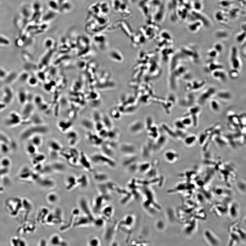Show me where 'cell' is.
Segmentation results:
<instances>
[{
	"label": "cell",
	"mask_w": 246,
	"mask_h": 246,
	"mask_svg": "<svg viewBox=\"0 0 246 246\" xmlns=\"http://www.w3.org/2000/svg\"><path fill=\"white\" fill-rule=\"evenodd\" d=\"M49 131L48 127L44 124L41 125H32L22 132L21 135V138L22 140H26L36 134L41 135L46 134Z\"/></svg>",
	"instance_id": "1"
},
{
	"label": "cell",
	"mask_w": 246,
	"mask_h": 246,
	"mask_svg": "<svg viewBox=\"0 0 246 246\" xmlns=\"http://www.w3.org/2000/svg\"><path fill=\"white\" fill-rule=\"evenodd\" d=\"M90 160L92 163L96 165H106L111 167H114L116 165L112 158L102 153H94L91 157Z\"/></svg>",
	"instance_id": "2"
},
{
	"label": "cell",
	"mask_w": 246,
	"mask_h": 246,
	"mask_svg": "<svg viewBox=\"0 0 246 246\" xmlns=\"http://www.w3.org/2000/svg\"><path fill=\"white\" fill-rule=\"evenodd\" d=\"M216 91L214 87H208L200 94L198 99V102L201 105H203L211 97L215 95Z\"/></svg>",
	"instance_id": "3"
},
{
	"label": "cell",
	"mask_w": 246,
	"mask_h": 246,
	"mask_svg": "<svg viewBox=\"0 0 246 246\" xmlns=\"http://www.w3.org/2000/svg\"><path fill=\"white\" fill-rule=\"evenodd\" d=\"M23 119L17 113L13 112L10 113L9 116L5 120V124L7 126L13 127L22 123Z\"/></svg>",
	"instance_id": "4"
},
{
	"label": "cell",
	"mask_w": 246,
	"mask_h": 246,
	"mask_svg": "<svg viewBox=\"0 0 246 246\" xmlns=\"http://www.w3.org/2000/svg\"><path fill=\"white\" fill-rule=\"evenodd\" d=\"M230 60L232 69H239L241 66V62L239 58L238 50L236 46H233L231 49Z\"/></svg>",
	"instance_id": "5"
},
{
	"label": "cell",
	"mask_w": 246,
	"mask_h": 246,
	"mask_svg": "<svg viewBox=\"0 0 246 246\" xmlns=\"http://www.w3.org/2000/svg\"><path fill=\"white\" fill-rule=\"evenodd\" d=\"M206 83L207 81L205 79L190 81L188 82L186 85V90L189 92L196 91L203 88Z\"/></svg>",
	"instance_id": "6"
},
{
	"label": "cell",
	"mask_w": 246,
	"mask_h": 246,
	"mask_svg": "<svg viewBox=\"0 0 246 246\" xmlns=\"http://www.w3.org/2000/svg\"><path fill=\"white\" fill-rule=\"evenodd\" d=\"M91 162L90 159L84 153H83V152H80V165H81L82 167L84 168L85 170L90 172H93V171Z\"/></svg>",
	"instance_id": "7"
},
{
	"label": "cell",
	"mask_w": 246,
	"mask_h": 246,
	"mask_svg": "<svg viewBox=\"0 0 246 246\" xmlns=\"http://www.w3.org/2000/svg\"><path fill=\"white\" fill-rule=\"evenodd\" d=\"M120 151L124 155H135L137 148L134 144L130 143H123L120 147Z\"/></svg>",
	"instance_id": "8"
},
{
	"label": "cell",
	"mask_w": 246,
	"mask_h": 246,
	"mask_svg": "<svg viewBox=\"0 0 246 246\" xmlns=\"http://www.w3.org/2000/svg\"><path fill=\"white\" fill-rule=\"evenodd\" d=\"M181 52L183 57L189 59L194 62H197L199 58V56L196 51L188 48L184 47L182 49Z\"/></svg>",
	"instance_id": "9"
},
{
	"label": "cell",
	"mask_w": 246,
	"mask_h": 246,
	"mask_svg": "<svg viewBox=\"0 0 246 246\" xmlns=\"http://www.w3.org/2000/svg\"><path fill=\"white\" fill-rule=\"evenodd\" d=\"M145 128V123L141 120L133 122L129 127V130L131 133L137 134L140 133Z\"/></svg>",
	"instance_id": "10"
},
{
	"label": "cell",
	"mask_w": 246,
	"mask_h": 246,
	"mask_svg": "<svg viewBox=\"0 0 246 246\" xmlns=\"http://www.w3.org/2000/svg\"><path fill=\"white\" fill-rule=\"evenodd\" d=\"M73 123L71 120H61L57 124V127L61 132L67 133L72 130Z\"/></svg>",
	"instance_id": "11"
},
{
	"label": "cell",
	"mask_w": 246,
	"mask_h": 246,
	"mask_svg": "<svg viewBox=\"0 0 246 246\" xmlns=\"http://www.w3.org/2000/svg\"><path fill=\"white\" fill-rule=\"evenodd\" d=\"M87 138L93 145L101 146L103 143V139L99 137L98 134L93 133L92 131H89L87 134Z\"/></svg>",
	"instance_id": "12"
},
{
	"label": "cell",
	"mask_w": 246,
	"mask_h": 246,
	"mask_svg": "<svg viewBox=\"0 0 246 246\" xmlns=\"http://www.w3.org/2000/svg\"><path fill=\"white\" fill-rule=\"evenodd\" d=\"M66 134L68 143L70 145L73 147L77 144L79 141V135L77 132L72 130Z\"/></svg>",
	"instance_id": "13"
},
{
	"label": "cell",
	"mask_w": 246,
	"mask_h": 246,
	"mask_svg": "<svg viewBox=\"0 0 246 246\" xmlns=\"http://www.w3.org/2000/svg\"><path fill=\"white\" fill-rule=\"evenodd\" d=\"M205 70L207 72L212 73V71L218 69H223L224 66L221 63H219L214 59H211L207 62Z\"/></svg>",
	"instance_id": "14"
},
{
	"label": "cell",
	"mask_w": 246,
	"mask_h": 246,
	"mask_svg": "<svg viewBox=\"0 0 246 246\" xmlns=\"http://www.w3.org/2000/svg\"><path fill=\"white\" fill-rule=\"evenodd\" d=\"M211 73L213 77L215 79L222 82L227 81V74L225 71L223 70V69L217 70L212 71Z\"/></svg>",
	"instance_id": "15"
},
{
	"label": "cell",
	"mask_w": 246,
	"mask_h": 246,
	"mask_svg": "<svg viewBox=\"0 0 246 246\" xmlns=\"http://www.w3.org/2000/svg\"><path fill=\"white\" fill-rule=\"evenodd\" d=\"M81 125L83 128L88 131H92L95 130V123L92 120L86 118L83 119L81 120Z\"/></svg>",
	"instance_id": "16"
},
{
	"label": "cell",
	"mask_w": 246,
	"mask_h": 246,
	"mask_svg": "<svg viewBox=\"0 0 246 246\" xmlns=\"http://www.w3.org/2000/svg\"><path fill=\"white\" fill-rule=\"evenodd\" d=\"M164 156L165 160L169 163L175 161L179 157V155L177 153L171 150L166 151Z\"/></svg>",
	"instance_id": "17"
},
{
	"label": "cell",
	"mask_w": 246,
	"mask_h": 246,
	"mask_svg": "<svg viewBox=\"0 0 246 246\" xmlns=\"http://www.w3.org/2000/svg\"><path fill=\"white\" fill-rule=\"evenodd\" d=\"M215 95L217 98L223 101H229L232 98L231 93L227 90L220 91L216 92Z\"/></svg>",
	"instance_id": "18"
},
{
	"label": "cell",
	"mask_w": 246,
	"mask_h": 246,
	"mask_svg": "<svg viewBox=\"0 0 246 246\" xmlns=\"http://www.w3.org/2000/svg\"><path fill=\"white\" fill-rule=\"evenodd\" d=\"M52 171L62 172L65 170L66 165L62 162L56 161L50 164Z\"/></svg>",
	"instance_id": "19"
},
{
	"label": "cell",
	"mask_w": 246,
	"mask_h": 246,
	"mask_svg": "<svg viewBox=\"0 0 246 246\" xmlns=\"http://www.w3.org/2000/svg\"><path fill=\"white\" fill-rule=\"evenodd\" d=\"M77 178L74 176L71 175L68 177L67 179L66 189L71 190L78 185Z\"/></svg>",
	"instance_id": "20"
},
{
	"label": "cell",
	"mask_w": 246,
	"mask_h": 246,
	"mask_svg": "<svg viewBox=\"0 0 246 246\" xmlns=\"http://www.w3.org/2000/svg\"><path fill=\"white\" fill-rule=\"evenodd\" d=\"M48 145L50 151H57L59 153L63 148L60 143L55 139L51 140L49 143Z\"/></svg>",
	"instance_id": "21"
},
{
	"label": "cell",
	"mask_w": 246,
	"mask_h": 246,
	"mask_svg": "<svg viewBox=\"0 0 246 246\" xmlns=\"http://www.w3.org/2000/svg\"><path fill=\"white\" fill-rule=\"evenodd\" d=\"M205 237L209 243L212 244L213 245H216L219 244V242L216 236L209 230L205 231Z\"/></svg>",
	"instance_id": "22"
},
{
	"label": "cell",
	"mask_w": 246,
	"mask_h": 246,
	"mask_svg": "<svg viewBox=\"0 0 246 246\" xmlns=\"http://www.w3.org/2000/svg\"><path fill=\"white\" fill-rule=\"evenodd\" d=\"M190 92L191 93L187 95L182 100V104L183 106H192L194 103L195 100V95L193 93H191V92Z\"/></svg>",
	"instance_id": "23"
},
{
	"label": "cell",
	"mask_w": 246,
	"mask_h": 246,
	"mask_svg": "<svg viewBox=\"0 0 246 246\" xmlns=\"http://www.w3.org/2000/svg\"><path fill=\"white\" fill-rule=\"evenodd\" d=\"M137 157L136 155H124L122 160V163L125 166H128L137 161Z\"/></svg>",
	"instance_id": "24"
},
{
	"label": "cell",
	"mask_w": 246,
	"mask_h": 246,
	"mask_svg": "<svg viewBox=\"0 0 246 246\" xmlns=\"http://www.w3.org/2000/svg\"><path fill=\"white\" fill-rule=\"evenodd\" d=\"M192 14L193 17H195V18L198 19V21L201 22L202 23H203L204 25L207 27H208L209 25V21L203 15L197 11H193Z\"/></svg>",
	"instance_id": "25"
},
{
	"label": "cell",
	"mask_w": 246,
	"mask_h": 246,
	"mask_svg": "<svg viewBox=\"0 0 246 246\" xmlns=\"http://www.w3.org/2000/svg\"><path fill=\"white\" fill-rule=\"evenodd\" d=\"M50 242L53 245H64L63 244L66 245V242L62 241L61 237L57 235H54L52 236L50 239Z\"/></svg>",
	"instance_id": "26"
},
{
	"label": "cell",
	"mask_w": 246,
	"mask_h": 246,
	"mask_svg": "<svg viewBox=\"0 0 246 246\" xmlns=\"http://www.w3.org/2000/svg\"><path fill=\"white\" fill-rule=\"evenodd\" d=\"M200 107L198 106H192L189 109L188 114L191 115L193 123H196L197 124V116L200 112Z\"/></svg>",
	"instance_id": "27"
},
{
	"label": "cell",
	"mask_w": 246,
	"mask_h": 246,
	"mask_svg": "<svg viewBox=\"0 0 246 246\" xmlns=\"http://www.w3.org/2000/svg\"><path fill=\"white\" fill-rule=\"evenodd\" d=\"M102 121L104 127L108 130H110L113 128V124L112 120L107 115H103Z\"/></svg>",
	"instance_id": "28"
},
{
	"label": "cell",
	"mask_w": 246,
	"mask_h": 246,
	"mask_svg": "<svg viewBox=\"0 0 246 246\" xmlns=\"http://www.w3.org/2000/svg\"><path fill=\"white\" fill-rule=\"evenodd\" d=\"M31 143L37 148L41 145L43 142V139L41 135L36 134L31 137Z\"/></svg>",
	"instance_id": "29"
},
{
	"label": "cell",
	"mask_w": 246,
	"mask_h": 246,
	"mask_svg": "<svg viewBox=\"0 0 246 246\" xmlns=\"http://www.w3.org/2000/svg\"><path fill=\"white\" fill-rule=\"evenodd\" d=\"M78 185H79L81 187L85 188L86 187L88 184V177L85 174H83L78 178L77 179Z\"/></svg>",
	"instance_id": "30"
},
{
	"label": "cell",
	"mask_w": 246,
	"mask_h": 246,
	"mask_svg": "<svg viewBox=\"0 0 246 246\" xmlns=\"http://www.w3.org/2000/svg\"><path fill=\"white\" fill-rule=\"evenodd\" d=\"M34 156V158L33 159V163L34 165H35L37 164H41L43 162H44L46 159V156L44 154H37L33 156Z\"/></svg>",
	"instance_id": "31"
},
{
	"label": "cell",
	"mask_w": 246,
	"mask_h": 246,
	"mask_svg": "<svg viewBox=\"0 0 246 246\" xmlns=\"http://www.w3.org/2000/svg\"><path fill=\"white\" fill-rule=\"evenodd\" d=\"M29 118L31 123L32 125H41L43 124V120L41 117L37 115H34Z\"/></svg>",
	"instance_id": "32"
},
{
	"label": "cell",
	"mask_w": 246,
	"mask_h": 246,
	"mask_svg": "<svg viewBox=\"0 0 246 246\" xmlns=\"http://www.w3.org/2000/svg\"><path fill=\"white\" fill-rule=\"evenodd\" d=\"M47 199L49 203L51 204H55L58 201L59 197L57 193H49L47 196Z\"/></svg>",
	"instance_id": "33"
},
{
	"label": "cell",
	"mask_w": 246,
	"mask_h": 246,
	"mask_svg": "<svg viewBox=\"0 0 246 246\" xmlns=\"http://www.w3.org/2000/svg\"><path fill=\"white\" fill-rule=\"evenodd\" d=\"M151 164L149 162H145L139 164L138 170L141 172H144L149 170L151 167Z\"/></svg>",
	"instance_id": "34"
},
{
	"label": "cell",
	"mask_w": 246,
	"mask_h": 246,
	"mask_svg": "<svg viewBox=\"0 0 246 246\" xmlns=\"http://www.w3.org/2000/svg\"><path fill=\"white\" fill-rule=\"evenodd\" d=\"M37 147L30 143L27 146V153L29 155H32V156H34V155L37 153Z\"/></svg>",
	"instance_id": "35"
},
{
	"label": "cell",
	"mask_w": 246,
	"mask_h": 246,
	"mask_svg": "<svg viewBox=\"0 0 246 246\" xmlns=\"http://www.w3.org/2000/svg\"><path fill=\"white\" fill-rule=\"evenodd\" d=\"M103 115L97 111H93L92 114V120L94 123L102 121Z\"/></svg>",
	"instance_id": "36"
},
{
	"label": "cell",
	"mask_w": 246,
	"mask_h": 246,
	"mask_svg": "<svg viewBox=\"0 0 246 246\" xmlns=\"http://www.w3.org/2000/svg\"><path fill=\"white\" fill-rule=\"evenodd\" d=\"M201 23L199 21L193 23L188 26V29L192 32H195L201 26Z\"/></svg>",
	"instance_id": "37"
},
{
	"label": "cell",
	"mask_w": 246,
	"mask_h": 246,
	"mask_svg": "<svg viewBox=\"0 0 246 246\" xmlns=\"http://www.w3.org/2000/svg\"><path fill=\"white\" fill-rule=\"evenodd\" d=\"M210 105L211 109L215 111H218L220 109V105L218 101L215 99H212L210 102Z\"/></svg>",
	"instance_id": "38"
},
{
	"label": "cell",
	"mask_w": 246,
	"mask_h": 246,
	"mask_svg": "<svg viewBox=\"0 0 246 246\" xmlns=\"http://www.w3.org/2000/svg\"><path fill=\"white\" fill-rule=\"evenodd\" d=\"M196 137L195 135L188 136L185 139V143L187 145H191L196 142Z\"/></svg>",
	"instance_id": "39"
},
{
	"label": "cell",
	"mask_w": 246,
	"mask_h": 246,
	"mask_svg": "<svg viewBox=\"0 0 246 246\" xmlns=\"http://www.w3.org/2000/svg\"><path fill=\"white\" fill-rule=\"evenodd\" d=\"M142 155L144 157H148L151 156V152L146 145L143 146L142 149Z\"/></svg>",
	"instance_id": "40"
},
{
	"label": "cell",
	"mask_w": 246,
	"mask_h": 246,
	"mask_svg": "<svg viewBox=\"0 0 246 246\" xmlns=\"http://www.w3.org/2000/svg\"><path fill=\"white\" fill-rule=\"evenodd\" d=\"M9 144L5 143H1L0 149L3 153L6 154L9 152L10 151L9 146Z\"/></svg>",
	"instance_id": "41"
},
{
	"label": "cell",
	"mask_w": 246,
	"mask_h": 246,
	"mask_svg": "<svg viewBox=\"0 0 246 246\" xmlns=\"http://www.w3.org/2000/svg\"><path fill=\"white\" fill-rule=\"evenodd\" d=\"M1 167L8 168L11 164V162L9 159L5 158L3 159L1 163Z\"/></svg>",
	"instance_id": "42"
},
{
	"label": "cell",
	"mask_w": 246,
	"mask_h": 246,
	"mask_svg": "<svg viewBox=\"0 0 246 246\" xmlns=\"http://www.w3.org/2000/svg\"><path fill=\"white\" fill-rule=\"evenodd\" d=\"M207 55L211 59H214L219 55V54L214 48L208 51Z\"/></svg>",
	"instance_id": "43"
},
{
	"label": "cell",
	"mask_w": 246,
	"mask_h": 246,
	"mask_svg": "<svg viewBox=\"0 0 246 246\" xmlns=\"http://www.w3.org/2000/svg\"><path fill=\"white\" fill-rule=\"evenodd\" d=\"M229 76L232 79H236L238 77L239 73V70L232 69L229 71Z\"/></svg>",
	"instance_id": "44"
},
{
	"label": "cell",
	"mask_w": 246,
	"mask_h": 246,
	"mask_svg": "<svg viewBox=\"0 0 246 246\" xmlns=\"http://www.w3.org/2000/svg\"><path fill=\"white\" fill-rule=\"evenodd\" d=\"M238 207L236 204H234L231 207L230 209V213L232 217H235L237 216L238 213Z\"/></svg>",
	"instance_id": "45"
},
{
	"label": "cell",
	"mask_w": 246,
	"mask_h": 246,
	"mask_svg": "<svg viewBox=\"0 0 246 246\" xmlns=\"http://www.w3.org/2000/svg\"><path fill=\"white\" fill-rule=\"evenodd\" d=\"M181 122L185 126H188L191 125L193 123L191 117H185L184 119L181 120Z\"/></svg>",
	"instance_id": "46"
},
{
	"label": "cell",
	"mask_w": 246,
	"mask_h": 246,
	"mask_svg": "<svg viewBox=\"0 0 246 246\" xmlns=\"http://www.w3.org/2000/svg\"><path fill=\"white\" fill-rule=\"evenodd\" d=\"M100 244V242L98 238L96 237H93L91 238L89 241V244L90 246H99Z\"/></svg>",
	"instance_id": "47"
},
{
	"label": "cell",
	"mask_w": 246,
	"mask_h": 246,
	"mask_svg": "<svg viewBox=\"0 0 246 246\" xmlns=\"http://www.w3.org/2000/svg\"><path fill=\"white\" fill-rule=\"evenodd\" d=\"M245 32L241 33L240 34L238 35L236 38V41L239 43H243L245 41Z\"/></svg>",
	"instance_id": "48"
},
{
	"label": "cell",
	"mask_w": 246,
	"mask_h": 246,
	"mask_svg": "<svg viewBox=\"0 0 246 246\" xmlns=\"http://www.w3.org/2000/svg\"><path fill=\"white\" fill-rule=\"evenodd\" d=\"M94 177L95 179L98 181L103 180L105 178H106L107 177L105 174L102 173H96Z\"/></svg>",
	"instance_id": "49"
},
{
	"label": "cell",
	"mask_w": 246,
	"mask_h": 246,
	"mask_svg": "<svg viewBox=\"0 0 246 246\" xmlns=\"http://www.w3.org/2000/svg\"><path fill=\"white\" fill-rule=\"evenodd\" d=\"M213 48L219 54L222 52L223 50V46L221 43H216L214 45Z\"/></svg>",
	"instance_id": "50"
},
{
	"label": "cell",
	"mask_w": 246,
	"mask_h": 246,
	"mask_svg": "<svg viewBox=\"0 0 246 246\" xmlns=\"http://www.w3.org/2000/svg\"><path fill=\"white\" fill-rule=\"evenodd\" d=\"M105 128L103 124L102 121L95 123V130L97 132L100 131L103 128Z\"/></svg>",
	"instance_id": "51"
},
{
	"label": "cell",
	"mask_w": 246,
	"mask_h": 246,
	"mask_svg": "<svg viewBox=\"0 0 246 246\" xmlns=\"http://www.w3.org/2000/svg\"><path fill=\"white\" fill-rule=\"evenodd\" d=\"M0 142L8 144L10 143V141L8 138L1 132H0Z\"/></svg>",
	"instance_id": "52"
},
{
	"label": "cell",
	"mask_w": 246,
	"mask_h": 246,
	"mask_svg": "<svg viewBox=\"0 0 246 246\" xmlns=\"http://www.w3.org/2000/svg\"><path fill=\"white\" fill-rule=\"evenodd\" d=\"M175 125L177 129L179 130H184L185 126L183 124L181 120H177L175 123Z\"/></svg>",
	"instance_id": "53"
},
{
	"label": "cell",
	"mask_w": 246,
	"mask_h": 246,
	"mask_svg": "<svg viewBox=\"0 0 246 246\" xmlns=\"http://www.w3.org/2000/svg\"><path fill=\"white\" fill-rule=\"evenodd\" d=\"M19 99L21 103L23 104L25 103L26 100V96L25 94L24 93V92H20L19 95Z\"/></svg>",
	"instance_id": "54"
},
{
	"label": "cell",
	"mask_w": 246,
	"mask_h": 246,
	"mask_svg": "<svg viewBox=\"0 0 246 246\" xmlns=\"http://www.w3.org/2000/svg\"><path fill=\"white\" fill-rule=\"evenodd\" d=\"M9 43V41L6 38L0 36V44L8 45Z\"/></svg>",
	"instance_id": "55"
},
{
	"label": "cell",
	"mask_w": 246,
	"mask_h": 246,
	"mask_svg": "<svg viewBox=\"0 0 246 246\" xmlns=\"http://www.w3.org/2000/svg\"><path fill=\"white\" fill-rule=\"evenodd\" d=\"M49 153L51 158L53 159L57 158L59 156V153L58 152L49 150Z\"/></svg>",
	"instance_id": "56"
},
{
	"label": "cell",
	"mask_w": 246,
	"mask_h": 246,
	"mask_svg": "<svg viewBox=\"0 0 246 246\" xmlns=\"http://www.w3.org/2000/svg\"><path fill=\"white\" fill-rule=\"evenodd\" d=\"M215 17L217 20L219 21H222L224 19L223 14L221 12H218L216 13Z\"/></svg>",
	"instance_id": "57"
},
{
	"label": "cell",
	"mask_w": 246,
	"mask_h": 246,
	"mask_svg": "<svg viewBox=\"0 0 246 246\" xmlns=\"http://www.w3.org/2000/svg\"><path fill=\"white\" fill-rule=\"evenodd\" d=\"M194 7L197 10H199L201 9V5L199 2H196L195 3Z\"/></svg>",
	"instance_id": "58"
},
{
	"label": "cell",
	"mask_w": 246,
	"mask_h": 246,
	"mask_svg": "<svg viewBox=\"0 0 246 246\" xmlns=\"http://www.w3.org/2000/svg\"><path fill=\"white\" fill-rule=\"evenodd\" d=\"M221 4L223 6H229V5H230V3L229 2L224 1L222 2L221 1Z\"/></svg>",
	"instance_id": "59"
},
{
	"label": "cell",
	"mask_w": 246,
	"mask_h": 246,
	"mask_svg": "<svg viewBox=\"0 0 246 246\" xmlns=\"http://www.w3.org/2000/svg\"><path fill=\"white\" fill-rule=\"evenodd\" d=\"M5 106H6V105L4 104H0V111L4 109Z\"/></svg>",
	"instance_id": "60"
}]
</instances>
